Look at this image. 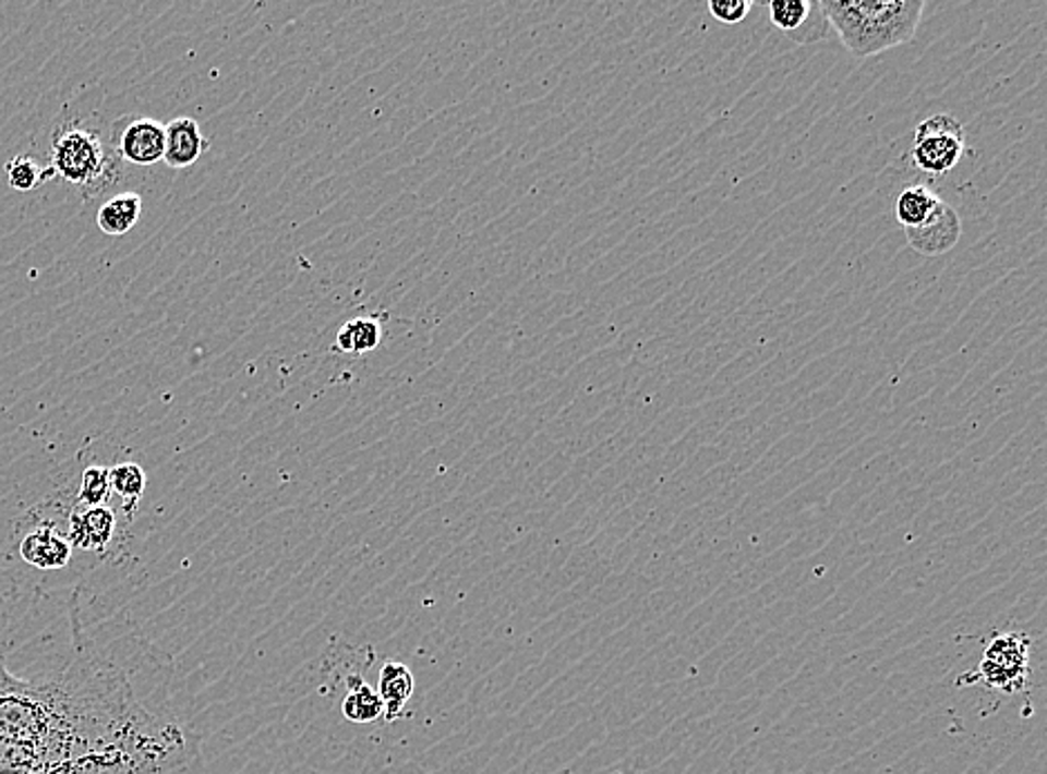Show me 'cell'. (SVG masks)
I'll use <instances>...</instances> for the list:
<instances>
[{"instance_id": "9c48e42d", "label": "cell", "mask_w": 1047, "mask_h": 774, "mask_svg": "<svg viewBox=\"0 0 1047 774\" xmlns=\"http://www.w3.org/2000/svg\"><path fill=\"white\" fill-rule=\"evenodd\" d=\"M961 234H963L961 215L944 199L940 202L938 210L927 223L914 230H904V239H907L910 249L923 257H940V255H947L949 251H954V246L961 241Z\"/></svg>"}, {"instance_id": "7c38bea8", "label": "cell", "mask_w": 1047, "mask_h": 774, "mask_svg": "<svg viewBox=\"0 0 1047 774\" xmlns=\"http://www.w3.org/2000/svg\"><path fill=\"white\" fill-rule=\"evenodd\" d=\"M940 202L942 199L936 195V192L929 185H925V183L910 185V188H904L895 199V219L904 230L920 228L923 223H927L934 217Z\"/></svg>"}, {"instance_id": "9a60e30c", "label": "cell", "mask_w": 1047, "mask_h": 774, "mask_svg": "<svg viewBox=\"0 0 1047 774\" xmlns=\"http://www.w3.org/2000/svg\"><path fill=\"white\" fill-rule=\"evenodd\" d=\"M146 485H148V477H146V471L141 464L119 462V464L110 467L112 494L123 500L128 516L136 509L141 496H144V492H146Z\"/></svg>"}, {"instance_id": "8fae6325", "label": "cell", "mask_w": 1047, "mask_h": 774, "mask_svg": "<svg viewBox=\"0 0 1047 774\" xmlns=\"http://www.w3.org/2000/svg\"><path fill=\"white\" fill-rule=\"evenodd\" d=\"M413 688H416V679H413V672L400 663V661H385L383 669H380V679H377V697L380 701H383V708H385V718L392 723L396 721L407 703L411 701L413 697Z\"/></svg>"}, {"instance_id": "52a82bcc", "label": "cell", "mask_w": 1047, "mask_h": 774, "mask_svg": "<svg viewBox=\"0 0 1047 774\" xmlns=\"http://www.w3.org/2000/svg\"><path fill=\"white\" fill-rule=\"evenodd\" d=\"M74 547L57 518H38L29 522L19 539V556L38 571H61L70 565Z\"/></svg>"}, {"instance_id": "ac0fdd59", "label": "cell", "mask_w": 1047, "mask_h": 774, "mask_svg": "<svg viewBox=\"0 0 1047 774\" xmlns=\"http://www.w3.org/2000/svg\"><path fill=\"white\" fill-rule=\"evenodd\" d=\"M112 498V487H110V467L106 464H89L81 473L79 482V492H76V505L81 507H101L108 505Z\"/></svg>"}, {"instance_id": "5b68a950", "label": "cell", "mask_w": 1047, "mask_h": 774, "mask_svg": "<svg viewBox=\"0 0 1047 774\" xmlns=\"http://www.w3.org/2000/svg\"><path fill=\"white\" fill-rule=\"evenodd\" d=\"M967 150L965 130L951 114H934L925 119L914 136V166L931 177L954 170Z\"/></svg>"}, {"instance_id": "ffe728a7", "label": "cell", "mask_w": 1047, "mask_h": 774, "mask_svg": "<svg viewBox=\"0 0 1047 774\" xmlns=\"http://www.w3.org/2000/svg\"><path fill=\"white\" fill-rule=\"evenodd\" d=\"M753 0H710L708 12L722 25H739L748 19Z\"/></svg>"}, {"instance_id": "e0dca14e", "label": "cell", "mask_w": 1047, "mask_h": 774, "mask_svg": "<svg viewBox=\"0 0 1047 774\" xmlns=\"http://www.w3.org/2000/svg\"><path fill=\"white\" fill-rule=\"evenodd\" d=\"M5 177L10 188L19 192H32L40 188L45 181L55 179V170L50 166H40L38 159L29 155H16L5 164Z\"/></svg>"}, {"instance_id": "8992f818", "label": "cell", "mask_w": 1047, "mask_h": 774, "mask_svg": "<svg viewBox=\"0 0 1047 774\" xmlns=\"http://www.w3.org/2000/svg\"><path fill=\"white\" fill-rule=\"evenodd\" d=\"M112 150L132 166H155L164 161L166 123L148 117H128L112 128Z\"/></svg>"}, {"instance_id": "3957f363", "label": "cell", "mask_w": 1047, "mask_h": 774, "mask_svg": "<svg viewBox=\"0 0 1047 774\" xmlns=\"http://www.w3.org/2000/svg\"><path fill=\"white\" fill-rule=\"evenodd\" d=\"M117 155L97 130L68 121L55 128L50 145V168L63 181L81 188L92 199L117 183Z\"/></svg>"}, {"instance_id": "4fadbf2b", "label": "cell", "mask_w": 1047, "mask_h": 774, "mask_svg": "<svg viewBox=\"0 0 1047 774\" xmlns=\"http://www.w3.org/2000/svg\"><path fill=\"white\" fill-rule=\"evenodd\" d=\"M141 210H144V202H141V195L136 192H121V195L110 197L97 213V223L101 232L110 237H121L130 232L139 219Z\"/></svg>"}, {"instance_id": "2e32d148", "label": "cell", "mask_w": 1047, "mask_h": 774, "mask_svg": "<svg viewBox=\"0 0 1047 774\" xmlns=\"http://www.w3.org/2000/svg\"><path fill=\"white\" fill-rule=\"evenodd\" d=\"M380 342H383V324L373 317L351 319L338 330V349L345 353L364 355L377 349Z\"/></svg>"}, {"instance_id": "6da1fadb", "label": "cell", "mask_w": 1047, "mask_h": 774, "mask_svg": "<svg viewBox=\"0 0 1047 774\" xmlns=\"http://www.w3.org/2000/svg\"><path fill=\"white\" fill-rule=\"evenodd\" d=\"M0 774H204V757L92 639L79 594L0 588Z\"/></svg>"}, {"instance_id": "ba28073f", "label": "cell", "mask_w": 1047, "mask_h": 774, "mask_svg": "<svg viewBox=\"0 0 1047 774\" xmlns=\"http://www.w3.org/2000/svg\"><path fill=\"white\" fill-rule=\"evenodd\" d=\"M119 518L108 505L81 507L74 505L65 518V536L74 549L87 554H106L117 539Z\"/></svg>"}, {"instance_id": "7a4b0ae2", "label": "cell", "mask_w": 1047, "mask_h": 774, "mask_svg": "<svg viewBox=\"0 0 1047 774\" xmlns=\"http://www.w3.org/2000/svg\"><path fill=\"white\" fill-rule=\"evenodd\" d=\"M820 10L853 57H876L914 40L923 0H822Z\"/></svg>"}, {"instance_id": "5bb4252c", "label": "cell", "mask_w": 1047, "mask_h": 774, "mask_svg": "<svg viewBox=\"0 0 1047 774\" xmlns=\"http://www.w3.org/2000/svg\"><path fill=\"white\" fill-rule=\"evenodd\" d=\"M347 686H349V692L342 701L345 718L353 723H373L385 714L383 701H380L377 692L362 679V676L351 674L347 679Z\"/></svg>"}, {"instance_id": "277c9868", "label": "cell", "mask_w": 1047, "mask_h": 774, "mask_svg": "<svg viewBox=\"0 0 1047 774\" xmlns=\"http://www.w3.org/2000/svg\"><path fill=\"white\" fill-rule=\"evenodd\" d=\"M1030 652L1032 639L1023 632L996 634L983 652V661L976 669V679L989 690L1014 694L1025 690L1030 679Z\"/></svg>"}, {"instance_id": "d6986e66", "label": "cell", "mask_w": 1047, "mask_h": 774, "mask_svg": "<svg viewBox=\"0 0 1047 774\" xmlns=\"http://www.w3.org/2000/svg\"><path fill=\"white\" fill-rule=\"evenodd\" d=\"M811 12L814 3H808V0H773L769 5L771 23L789 36L797 34L806 25Z\"/></svg>"}, {"instance_id": "30bf717a", "label": "cell", "mask_w": 1047, "mask_h": 774, "mask_svg": "<svg viewBox=\"0 0 1047 774\" xmlns=\"http://www.w3.org/2000/svg\"><path fill=\"white\" fill-rule=\"evenodd\" d=\"M208 150V138L202 132V125L190 119L179 117L166 125V153L164 164L172 170H183L195 166L202 155Z\"/></svg>"}]
</instances>
